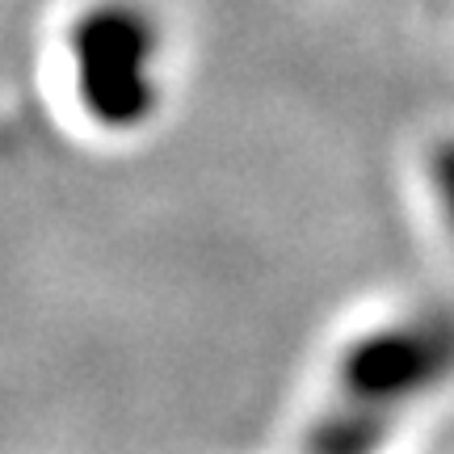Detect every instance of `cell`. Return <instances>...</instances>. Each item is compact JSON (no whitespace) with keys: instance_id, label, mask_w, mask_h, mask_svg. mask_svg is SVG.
<instances>
[{"instance_id":"cell-3","label":"cell","mask_w":454,"mask_h":454,"mask_svg":"<svg viewBox=\"0 0 454 454\" xmlns=\"http://www.w3.org/2000/svg\"><path fill=\"white\" fill-rule=\"evenodd\" d=\"M429 181H434V198H438L442 223L454 236V139H442L429 156Z\"/></svg>"},{"instance_id":"cell-2","label":"cell","mask_w":454,"mask_h":454,"mask_svg":"<svg viewBox=\"0 0 454 454\" xmlns=\"http://www.w3.org/2000/svg\"><path fill=\"white\" fill-rule=\"evenodd\" d=\"M454 374V316L417 311L371 328L340 354L337 404L395 429L400 412Z\"/></svg>"},{"instance_id":"cell-1","label":"cell","mask_w":454,"mask_h":454,"mask_svg":"<svg viewBox=\"0 0 454 454\" xmlns=\"http://www.w3.org/2000/svg\"><path fill=\"white\" fill-rule=\"evenodd\" d=\"M72 81L84 114L106 130H139L160 110L164 38L135 0H101L67 34Z\"/></svg>"}]
</instances>
